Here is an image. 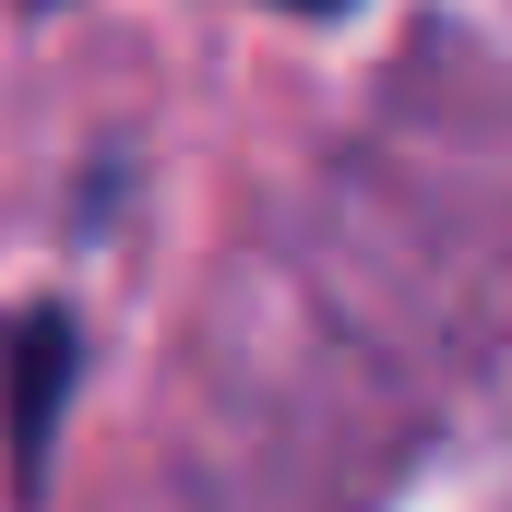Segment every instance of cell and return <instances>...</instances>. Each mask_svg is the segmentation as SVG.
Masks as SVG:
<instances>
[{"instance_id": "obj_2", "label": "cell", "mask_w": 512, "mask_h": 512, "mask_svg": "<svg viewBox=\"0 0 512 512\" xmlns=\"http://www.w3.org/2000/svg\"><path fill=\"white\" fill-rule=\"evenodd\" d=\"M274 12H358V0H274Z\"/></svg>"}, {"instance_id": "obj_1", "label": "cell", "mask_w": 512, "mask_h": 512, "mask_svg": "<svg viewBox=\"0 0 512 512\" xmlns=\"http://www.w3.org/2000/svg\"><path fill=\"white\" fill-rule=\"evenodd\" d=\"M60 405H72V310H24V322H12V382H0V429H12V501H36V489H48Z\"/></svg>"}]
</instances>
